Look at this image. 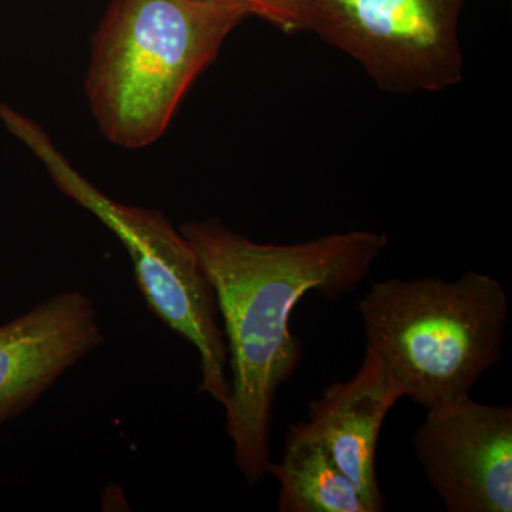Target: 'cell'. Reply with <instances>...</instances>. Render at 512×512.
Returning <instances> with one entry per match:
<instances>
[{"label": "cell", "instance_id": "277c9868", "mask_svg": "<svg viewBox=\"0 0 512 512\" xmlns=\"http://www.w3.org/2000/svg\"><path fill=\"white\" fill-rule=\"evenodd\" d=\"M0 121L42 164L67 198L89 211L120 239L133 261L138 289L148 308L200 355V392L227 406L228 350L218 323L214 289L180 229L163 211L107 197L60 153L39 124L0 103Z\"/></svg>", "mask_w": 512, "mask_h": 512}, {"label": "cell", "instance_id": "30bf717a", "mask_svg": "<svg viewBox=\"0 0 512 512\" xmlns=\"http://www.w3.org/2000/svg\"><path fill=\"white\" fill-rule=\"evenodd\" d=\"M239 6L248 13L285 33L305 30L306 0H218Z\"/></svg>", "mask_w": 512, "mask_h": 512}, {"label": "cell", "instance_id": "8992f818", "mask_svg": "<svg viewBox=\"0 0 512 512\" xmlns=\"http://www.w3.org/2000/svg\"><path fill=\"white\" fill-rule=\"evenodd\" d=\"M413 447L448 512L512 511L511 406L467 396L427 409Z\"/></svg>", "mask_w": 512, "mask_h": 512}, {"label": "cell", "instance_id": "ba28073f", "mask_svg": "<svg viewBox=\"0 0 512 512\" xmlns=\"http://www.w3.org/2000/svg\"><path fill=\"white\" fill-rule=\"evenodd\" d=\"M404 393L382 360L366 349L356 375L329 386L309 407L303 427L329 451L370 512L384 511L376 450L384 420Z\"/></svg>", "mask_w": 512, "mask_h": 512}, {"label": "cell", "instance_id": "9c48e42d", "mask_svg": "<svg viewBox=\"0 0 512 512\" xmlns=\"http://www.w3.org/2000/svg\"><path fill=\"white\" fill-rule=\"evenodd\" d=\"M268 474L281 484L279 512H370L352 480L302 423L289 427L285 453Z\"/></svg>", "mask_w": 512, "mask_h": 512}, {"label": "cell", "instance_id": "3957f363", "mask_svg": "<svg viewBox=\"0 0 512 512\" xmlns=\"http://www.w3.org/2000/svg\"><path fill=\"white\" fill-rule=\"evenodd\" d=\"M367 348L424 409L471 396L503 357L510 306L493 276L390 278L360 299Z\"/></svg>", "mask_w": 512, "mask_h": 512}, {"label": "cell", "instance_id": "7a4b0ae2", "mask_svg": "<svg viewBox=\"0 0 512 512\" xmlns=\"http://www.w3.org/2000/svg\"><path fill=\"white\" fill-rule=\"evenodd\" d=\"M218 0H111L93 36L84 92L114 146H153L192 84L248 19Z\"/></svg>", "mask_w": 512, "mask_h": 512}, {"label": "cell", "instance_id": "6da1fadb", "mask_svg": "<svg viewBox=\"0 0 512 512\" xmlns=\"http://www.w3.org/2000/svg\"><path fill=\"white\" fill-rule=\"evenodd\" d=\"M178 229L194 249L224 320L232 375L225 431L239 473L256 485L272 463L276 394L302 360V342L291 330L293 309L308 292L335 301L356 291L389 239L380 232L348 231L298 244H261L220 218Z\"/></svg>", "mask_w": 512, "mask_h": 512}, {"label": "cell", "instance_id": "52a82bcc", "mask_svg": "<svg viewBox=\"0 0 512 512\" xmlns=\"http://www.w3.org/2000/svg\"><path fill=\"white\" fill-rule=\"evenodd\" d=\"M106 342L96 302L64 291L0 326V424L30 409Z\"/></svg>", "mask_w": 512, "mask_h": 512}, {"label": "cell", "instance_id": "5b68a950", "mask_svg": "<svg viewBox=\"0 0 512 512\" xmlns=\"http://www.w3.org/2000/svg\"><path fill=\"white\" fill-rule=\"evenodd\" d=\"M466 2L306 0L305 30L356 60L383 92H446L464 80Z\"/></svg>", "mask_w": 512, "mask_h": 512}]
</instances>
